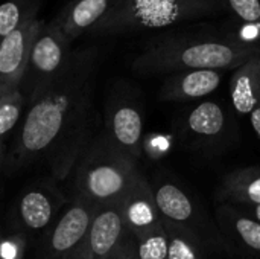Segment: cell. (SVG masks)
<instances>
[{
	"instance_id": "16",
	"label": "cell",
	"mask_w": 260,
	"mask_h": 259,
	"mask_svg": "<svg viewBox=\"0 0 260 259\" xmlns=\"http://www.w3.org/2000/svg\"><path fill=\"white\" fill-rule=\"evenodd\" d=\"M230 105L239 116H248L260 102V56H251L233 69L230 84Z\"/></svg>"
},
{
	"instance_id": "19",
	"label": "cell",
	"mask_w": 260,
	"mask_h": 259,
	"mask_svg": "<svg viewBox=\"0 0 260 259\" xmlns=\"http://www.w3.org/2000/svg\"><path fill=\"white\" fill-rule=\"evenodd\" d=\"M165 229L168 234V259H207L210 250L198 235L169 223H165Z\"/></svg>"
},
{
	"instance_id": "23",
	"label": "cell",
	"mask_w": 260,
	"mask_h": 259,
	"mask_svg": "<svg viewBox=\"0 0 260 259\" xmlns=\"http://www.w3.org/2000/svg\"><path fill=\"white\" fill-rule=\"evenodd\" d=\"M24 105V98L18 90L0 95V139H5L17 127Z\"/></svg>"
},
{
	"instance_id": "8",
	"label": "cell",
	"mask_w": 260,
	"mask_h": 259,
	"mask_svg": "<svg viewBox=\"0 0 260 259\" xmlns=\"http://www.w3.org/2000/svg\"><path fill=\"white\" fill-rule=\"evenodd\" d=\"M143 124L145 105L140 90L129 82L114 85L105 104L102 131L137 163L142 160Z\"/></svg>"
},
{
	"instance_id": "17",
	"label": "cell",
	"mask_w": 260,
	"mask_h": 259,
	"mask_svg": "<svg viewBox=\"0 0 260 259\" xmlns=\"http://www.w3.org/2000/svg\"><path fill=\"white\" fill-rule=\"evenodd\" d=\"M116 0H72L56 17L64 35L75 41L98 24Z\"/></svg>"
},
{
	"instance_id": "9",
	"label": "cell",
	"mask_w": 260,
	"mask_h": 259,
	"mask_svg": "<svg viewBox=\"0 0 260 259\" xmlns=\"http://www.w3.org/2000/svg\"><path fill=\"white\" fill-rule=\"evenodd\" d=\"M67 198L52 182H35L17 197L12 208L14 232L24 241H38L52 227L64 209Z\"/></svg>"
},
{
	"instance_id": "26",
	"label": "cell",
	"mask_w": 260,
	"mask_h": 259,
	"mask_svg": "<svg viewBox=\"0 0 260 259\" xmlns=\"http://www.w3.org/2000/svg\"><path fill=\"white\" fill-rule=\"evenodd\" d=\"M105 259H137L136 253H134V247H133V238L131 234L128 232L126 238L123 240V243Z\"/></svg>"
},
{
	"instance_id": "18",
	"label": "cell",
	"mask_w": 260,
	"mask_h": 259,
	"mask_svg": "<svg viewBox=\"0 0 260 259\" xmlns=\"http://www.w3.org/2000/svg\"><path fill=\"white\" fill-rule=\"evenodd\" d=\"M218 203L260 205V166L236 168L225 174L216 189Z\"/></svg>"
},
{
	"instance_id": "27",
	"label": "cell",
	"mask_w": 260,
	"mask_h": 259,
	"mask_svg": "<svg viewBox=\"0 0 260 259\" xmlns=\"http://www.w3.org/2000/svg\"><path fill=\"white\" fill-rule=\"evenodd\" d=\"M64 259H94V256H93L87 241L84 240L75 250H72Z\"/></svg>"
},
{
	"instance_id": "28",
	"label": "cell",
	"mask_w": 260,
	"mask_h": 259,
	"mask_svg": "<svg viewBox=\"0 0 260 259\" xmlns=\"http://www.w3.org/2000/svg\"><path fill=\"white\" fill-rule=\"evenodd\" d=\"M250 118V124L254 130V133L257 134V137L260 139V102L254 107V110L248 114Z\"/></svg>"
},
{
	"instance_id": "20",
	"label": "cell",
	"mask_w": 260,
	"mask_h": 259,
	"mask_svg": "<svg viewBox=\"0 0 260 259\" xmlns=\"http://www.w3.org/2000/svg\"><path fill=\"white\" fill-rule=\"evenodd\" d=\"M216 29L232 43L251 50L260 56V20L257 21H242L235 17L227 15L224 20L215 23Z\"/></svg>"
},
{
	"instance_id": "22",
	"label": "cell",
	"mask_w": 260,
	"mask_h": 259,
	"mask_svg": "<svg viewBox=\"0 0 260 259\" xmlns=\"http://www.w3.org/2000/svg\"><path fill=\"white\" fill-rule=\"evenodd\" d=\"M133 247L137 259H168V234L165 223L142 237H133Z\"/></svg>"
},
{
	"instance_id": "24",
	"label": "cell",
	"mask_w": 260,
	"mask_h": 259,
	"mask_svg": "<svg viewBox=\"0 0 260 259\" xmlns=\"http://www.w3.org/2000/svg\"><path fill=\"white\" fill-rule=\"evenodd\" d=\"M177 148V140L172 131L161 133L152 131L143 136L142 142V159H148V162H160L168 154H171Z\"/></svg>"
},
{
	"instance_id": "5",
	"label": "cell",
	"mask_w": 260,
	"mask_h": 259,
	"mask_svg": "<svg viewBox=\"0 0 260 259\" xmlns=\"http://www.w3.org/2000/svg\"><path fill=\"white\" fill-rule=\"evenodd\" d=\"M171 131L178 148L216 159L238 140L236 113L230 104L219 99L193 101L174 118Z\"/></svg>"
},
{
	"instance_id": "3",
	"label": "cell",
	"mask_w": 260,
	"mask_h": 259,
	"mask_svg": "<svg viewBox=\"0 0 260 259\" xmlns=\"http://www.w3.org/2000/svg\"><path fill=\"white\" fill-rule=\"evenodd\" d=\"M225 14L218 0H116L87 34L122 35L166 29Z\"/></svg>"
},
{
	"instance_id": "25",
	"label": "cell",
	"mask_w": 260,
	"mask_h": 259,
	"mask_svg": "<svg viewBox=\"0 0 260 259\" xmlns=\"http://www.w3.org/2000/svg\"><path fill=\"white\" fill-rule=\"evenodd\" d=\"M224 12L242 21L260 20V0H218Z\"/></svg>"
},
{
	"instance_id": "29",
	"label": "cell",
	"mask_w": 260,
	"mask_h": 259,
	"mask_svg": "<svg viewBox=\"0 0 260 259\" xmlns=\"http://www.w3.org/2000/svg\"><path fill=\"white\" fill-rule=\"evenodd\" d=\"M238 206V205H235ZM239 209H242L244 212H247L248 215H251L253 218H256L260 223V205H239Z\"/></svg>"
},
{
	"instance_id": "11",
	"label": "cell",
	"mask_w": 260,
	"mask_h": 259,
	"mask_svg": "<svg viewBox=\"0 0 260 259\" xmlns=\"http://www.w3.org/2000/svg\"><path fill=\"white\" fill-rule=\"evenodd\" d=\"M215 223L224 249L241 259H260V223L232 203H218Z\"/></svg>"
},
{
	"instance_id": "10",
	"label": "cell",
	"mask_w": 260,
	"mask_h": 259,
	"mask_svg": "<svg viewBox=\"0 0 260 259\" xmlns=\"http://www.w3.org/2000/svg\"><path fill=\"white\" fill-rule=\"evenodd\" d=\"M98 205L72 195L56 221L38 241V259H64L85 238Z\"/></svg>"
},
{
	"instance_id": "13",
	"label": "cell",
	"mask_w": 260,
	"mask_h": 259,
	"mask_svg": "<svg viewBox=\"0 0 260 259\" xmlns=\"http://www.w3.org/2000/svg\"><path fill=\"white\" fill-rule=\"evenodd\" d=\"M227 70L222 69H189L166 75L158 99L163 102H193L216 92Z\"/></svg>"
},
{
	"instance_id": "1",
	"label": "cell",
	"mask_w": 260,
	"mask_h": 259,
	"mask_svg": "<svg viewBox=\"0 0 260 259\" xmlns=\"http://www.w3.org/2000/svg\"><path fill=\"white\" fill-rule=\"evenodd\" d=\"M96 49L73 50L66 70L29 105L9 163L23 168L46 160L56 180L67 179L93 137Z\"/></svg>"
},
{
	"instance_id": "6",
	"label": "cell",
	"mask_w": 260,
	"mask_h": 259,
	"mask_svg": "<svg viewBox=\"0 0 260 259\" xmlns=\"http://www.w3.org/2000/svg\"><path fill=\"white\" fill-rule=\"evenodd\" d=\"M158 212L165 223L175 224L198 235L210 252L225 250L216 223H213L195 195L171 171L157 169L149 179Z\"/></svg>"
},
{
	"instance_id": "12",
	"label": "cell",
	"mask_w": 260,
	"mask_h": 259,
	"mask_svg": "<svg viewBox=\"0 0 260 259\" xmlns=\"http://www.w3.org/2000/svg\"><path fill=\"white\" fill-rule=\"evenodd\" d=\"M43 23L34 17L0 41V95L18 90L29 50Z\"/></svg>"
},
{
	"instance_id": "31",
	"label": "cell",
	"mask_w": 260,
	"mask_h": 259,
	"mask_svg": "<svg viewBox=\"0 0 260 259\" xmlns=\"http://www.w3.org/2000/svg\"><path fill=\"white\" fill-rule=\"evenodd\" d=\"M0 259H6V258H5V255H3V252H2V250H0Z\"/></svg>"
},
{
	"instance_id": "14",
	"label": "cell",
	"mask_w": 260,
	"mask_h": 259,
	"mask_svg": "<svg viewBox=\"0 0 260 259\" xmlns=\"http://www.w3.org/2000/svg\"><path fill=\"white\" fill-rule=\"evenodd\" d=\"M128 232L142 237L163 224L149 179L140 172L131 188L119 200Z\"/></svg>"
},
{
	"instance_id": "7",
	"label": "cell",
	"mask_w": 260,
	"mask_h": 259,
	"mask_svg": "<svg viewBox=\"0 0 260 259\" xmlns=\"http://www.w3.org/2000/svg\"><path fill=\"white\" fill-rule=\"evenodd\" d=\"M72 56V41L64 35L56 20L43 23L29 50L27 64L18 87L26 105L66 70Z\"/></svg>"
},
{
	"instance_id": "15",
	"label": "cell",
	"mask_w": 260,
	"mask_h": 259,
	"mask_svg": "<svg viewBox=\"0 0 260 259\" xmlns=\"http://www.w3.org/2000/svg\"><path fill=\"white\" fill-rule=\"evenodd\" d=\"M126 235L128 229L119 200L98 205L85 238L94 259L110 256L123 243Z\"/></svg>"
},
{
	"instance_id": "4",
	"label": "cell",
	"mask_w": 260,
	"mask_h": 259,
	"mask_svg": "<svg viewBox=\"0 0 260 259\" xmlns=\"http://www.w3.org/2000/svg\"><path fill=\"white\" fill-rule=\"evenodd\" d=\"M72 172V195L104 205L120 200L142 171L139 163L120 151L102 131L91 137Z\"/></svg>"
},
{
	"instance_id": "2",
	"label": "cell",
	"mask_w": 260,
	"mask_h": 259,
	"mask_svg": "<svg viewBox=\"0 0 260 259\" xmlns=\"http://www.w3.org/2000/svg\"><path fill=\"white\" fill-rule=\"evenodd\" d=\"M251 56L257 55L221 35L215 23H198L149 38L133 60L131 69L139 76L169 75L189 69L233 70Z\"/></svg>"
},
{
	"instance_id": "30",
	"label": "cell",
	"mask_w": 260,
	"mask_h": 259,
	"mask_svg": "<svg viewBox=\"0 0 260 259\" xmlns=\"http://www.w3.org/2000/svg\"><path fill=\"white\" fill-rule=\"evenodd\" d=\"M3 154H5V142L3 139H0V165L3 162Z\"/></svg>"
},
{
	"instance_id": "21",
	"label": "cell",
	"mask_w": 260,
	"mask_h": 259,
	"mask_svg": "<svg viewBox=\"0 0 260 259\" xmlns=\"http://www.w3.org/2000/svg\"><path fill=\"white\" fill-rule=\"evenodd\" d=\"M37 0H8L0 5V41L27 20L37 17Z\"/></svg>"
}]
</instances>
